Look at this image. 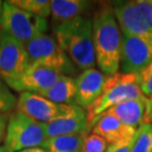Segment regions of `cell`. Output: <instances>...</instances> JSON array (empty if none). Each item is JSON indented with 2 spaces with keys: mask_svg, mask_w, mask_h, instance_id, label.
Segmentation results:
<instances>
[{
  "mask_svg": "<svg viewBox=\"0 0 152 152\" xmlns=\"http://www.w3.org/2000/svg\"><path fill=\"white\" fill-rule=\"evenodd\" d=\"M92 23L97 64L104 74L114 75L120 67L121 35L113 8L103 5L94 14Z\"/></svg>",
  "mask_w": 152,
  "mask_h": 152,
  "instance_id": "1",
  "label": "cell"
},
{
  "mask_svg": "<svg viewBox=\"0 0 152 152\" xmlns=\"http://www.w3.org/2000/svg\"><path fill=\"white\" fill-rule=\"evenodd\" d=\"M54 36L60 48L75 66L82 70L94 68L96 61L92 19L80 16L54 26Z\"/></svg>",
  "mask_w": 152,
  "mask_h": 152,
  "instance_id": "2",
  "label": "cell"
},
{
  "mask_svg": "<svg viewBox=\"0 0 152 152\" xmlns=\"http://www.w3.org/2000/svg\"><path fill=\"white\" fill-rule=\"evenodd\" d=\"M144 97L137 84V73H118L107 76L101 94L86 110L89 126L100 115L118 104Z\"/></svg>",
  "mask_w": 152,
  "mask_h": 152,
  "instance_id": "3",
  "label": "cell"
},
{
  "mask_svg": "<svg viewBox=\"0 0 152 152\" xmlns=\"http://www.w3.org/2000/svg\"><path fill=\"white\" fill-rule=\"evenodd\" d=\"M45 124L15 110L8 118L3 147L8 152L41 147L47 140Z\"/></svg>",
  "mask_w": 152,
  "mask_h": 152,
  "instance_id": "4",
  "label": "cell"
},
{
  "mask_svg": "<svg viewBox=\"0 0 152 152\" xmlns=\"http://www.w3.org/2000/svg\"><path fill=\"white\" fill-rule=\"evenodd\" d=\"M0 29L26 45L39 35L45 34L48 21L5 1L3 2L2 15L0 17Z\"/></svg>",
  "mask_w": 152,
  "mask_h": 152,
  "instance_id": "5",
  "label": "cell"
},
{
  "mask_svg": "<svg viewBox=\"0 0 152 152\" xmlns=\"http://www.w3.org/2000/svg\"><path fill=\"white\" fill-rule=\"evenodd\" d=\"M31 63L53 68L62 75H72L76 66L57 44L56 38L42 34L25 45Z\"/></svg>",
  "mask_w": 152,
  "mask_h": 152,
  "instance_id": "6",
  "label": "cell"
},
{
  "mask_svg": "<svg viewBox=\"0 0 152 152\" xmlns=\"http://www.w3.org/2000/svg\"><path fill=\"white\" fill-rule=\"evenodd\" d=\"M31 64L25 45L0 29V77L16 78Z\"/></svg>",
  "mask_w": 152,
  "mask_h": 152,
  "instance_id": "7",
  "label": "cell"
},
{
  "mask_svg": "<svg viewBox=\"0 0 152 152\" xmlns=\"http://www.w3.org/2000/svg\"><path fill=\"white\" fill-rule=\"evenodd\" d=\"M62 74L48 66L31 63L30 66L16 78H4L3 80L10 89L18 92L41 94L50 88Z\"/></svg>",
  "mask_w": 152,
  "mask_h": 152,
  "instance_id": "8",
  "label": "cell"
},
{
  "mask_svg": "<svg viewBox=\"0 0 152 152\" xmlns=\"http://www.w3.org/2000/svg\"><path fill=\"white\" fill-rule=\"evenodd\" d=\"M74 104H56L36 93H21L17 100L16 111L25 114L33 120L48 124L68 113Z\"/></svg>",
  "mask_w": 152,
  "mask_h": 152,
  "instance_id": "9",
  "label": "cell"
},
{
  "mask_svg": "<svg viewBox=\"0 0 152 152\" xmlns=\"http://www.w3.org/2000/svg\"><path fill=\"white\" fill-rule=\"evenodd\" d=\"M152 61V44L123 34L121 48V73H137Z\"/></svg>",
  "mask_w": 152,
  "mask_h": 152,
  "instance_id": "10",
  "label": "cell"
},
{
  "mask_svg": "<svg viewBox=\"0 0 152 152\" xmlns=\"http://www.w3.org/2000/svg\"><path fill=\"white\" fill-rule=\"evenodd\" d=\"M113 10L123 34L137 37L152 44V28L136 7L134 1L115 2Z\"/></svg>",
  "mask_w": 152,
  "mask_h": 152,
  "instance_id": "11",
  "label": "cell"
},
{
  "mask_svg": "<svg viewBox=\"0 0 152 152\" xmlns=\"http://www.w3.org/2000/svg\"><path fill=\"white\" fill-rule=\"evenodd\" d=\"M44 124L48 139L89 132L90 129L86 111L75 104L66 115Z\"/></svg>",
  "mask_w": 152,
  "mask_h": 152,
  "instance_id": "12",
  "label": "cell"
},
{
  "mask_svg": "<svg viewBox=\"0 0 152 152\" xmlns=\"http://www.w3.org/2000/svg\"><path fill=\"white\" fill-rule=\"evenodd\" d=\"M108 113L117 118L121 123L126 126L135 127L142 124H150V104L149 99L141 97L123 102L115 107L109 109Z\"/></svg>",
  "mask_w": 152,
  "mask_h": 152,
  "instance_id": "13",
  "label": "cell"
},
{
  "mask_svg": "<svg viewBox=\"0 0 152 152\" xmlns=\"http://www.w3.org/2000/svg\"><path fill=\"white\" fill-rule=\"evenodd\" d=\"M106 76L96 68L84 70L76 79V96L74 103L86 111L98 98L104 87Z\"/></svg>",
  "mask_w": 152,
  "mask_h": 152,
  "instance_id": "14",
  "label": "cell"
},
{
  "mask_svg": "<svg viewBox=\"0 0 152 152\" xmlns=\"http://www.w3.org/2000/svg\"><path fill=\"white\" fill-rule=\"evenodd\" d=\"M92 132L100 135L107 141L108 145L117 143L121 139L133 136L135 129L121 123L117 118L108 113H103L93 124Z\"/></svg>",
  "mask_w": 152,
  "mask_h": 152,
  "instance_id": "15",
  "label": "cell"
},
{
  "mask_svg": "<svg viewBox=\"0 0 152 152\" xmlns=\"http://www.w3.org/2000/svg\"><path fill=\"white\" fill-rule=\"evenodd\" d=\"M90 6V2L83 0H53L50 1L51 19L56 26L84 16V13Z\"/></svg>",
  "mask_w": 152,
  "mask_h": 152,
  "instance_id": "16",
  "label": "cell"
},
{
  "mask_svg": "<svg viewBox=\"0 0 152 152\" xmlns=\"http://www.w3.org/2000/svg\"><path fill=\"white\" fill-rule=\"evenodd\" d=\"M39 95L56 104L71 105L76 96V79L71 76L61 75L53 86Z\"/></svg>",
  "mask_w": 152,
  "mask_h": 152,
  "instance_id": "17",
  "label": "cell"
},
{
  "mask_svg": "<svg viewBox=\"0 0 152 152\" xmlns=\"http://www.w3.org/2000/svg\"><path fill=\"white\" fill-rule=\"evenodd\" d=\"M88 132L47 139L42 146L47 152H82V145Z\"/></svg>",
  "mask_w": 152,
  "mask_h": 152,
  "instance_id": "18",
  "label": "cell"
},
{
  "mask_svg": "<svg viewBox=\"0 0 152 152\" xmlns=\"http://www.w3.org/2000/svg\"><path fill=\"white\" fill-rule=\"evenodd\" d=\"M8 2L21 10L44 19L51 14L50 0H10Z\"/></svg>",
  "mask_w": 152,
  "mask_h": 152,
  "instance_id": "19",
  "label": "cell"
},
{
  "mask_svg": "<svg viewBox=\"0 0 152 152\" xmlns=\"http://www.w3.org/2000/svg\"><path fill=\"white\" fill-rule=\"evenodd\" d=\"M130 152H152L151 124H142L135 130Z\"/></svg>",
  "mask_w": 152,
  "mask_h": 152,
  "instance_id": "20",
  "label": "cell"
},
{
  "mask_svg": "<svg viewBox=\"0 0 152 152\" xmlns=\"http://www.w3.org/2000/svg\"><path fill=\"white\" fill-rule=\"evenodd\" d=\"M16 96L12 93L5 81L0 77V112L3 114L10 113L13 110H16Z\"/></svg>",
  "mask_w": 152,
  "mask_h": 152,
  "instance_id": "21",
  "label": "cell"
},
{
  "mask_svg": "<svg viewBox=\"0 0 152 152\" xmlns=\"http://www.w3.org/2000/svg\"><path fill=\"white\" fill-rule=\"evenodd\" d=\"M108 148V143L104 138L96 133H88L85 136L82 152H105Z\"/></svg>",
  "mask_w": 152,
  "mask_h": 152,
  "instance_id": "22",
  "label": "cell"
},
{
  "mask_svg": "<svg viewBox=\"0 0 152 152\" xmlns=\"http://www.w3.org/2000/svg\"><path fill=\"white\" fill-rule=\"evenodd\" d=\"M137 84L142 94L148 99L152 98V61L137 72Z\"/></svg>",
  "mask_w": 152,
  "mask_h": 152,
  "instance_id": "23",
  "label": "cell"
},
{
  "mask_svg": "<svg viewBox=\"0 0 152 152\" xmlns=\"http://www.w3.org/2000/svg\"><path fill=\"white\" fill-rule=\"evenodd\" d=\"M134 3L148 25L152 28V0H136Z\"/></svg>",
  "mask_w": 152,
  "mask_h": 152,
  "instance_id": "24",
  "label": "cell"
},
{
  "mask_svg": "<svg viewBox=\"0 0 152 152\" xmlns=\"http://www.w3.org/2000/svg\"><path fill=\"white\" fill-rule=\"evenodd\" d=\"M132 142L133 136H129V137H126L118 141L117 143L110 145L105 152H130Z\"/></svg>",
  "mask_w": 152,
  "mask_h": 152,
  "instance_id": "25",
  "label": "cell"
},
{
  "mask_svg": "<svg viewBox=\"0 0 152 152\" xmlns=\"http://www.w3.org/2000/svg\"><path fill=\"white\" fill-rule=\"evenodd\" d=\"M7 123H8L7 117L5 115V114H3L0 112V142H2L4 140L5 133H6V127H7Z\"/></svg>",
  "mask_w": 152,
  "mask_h": 152,
  "instance_id": "26",
  "label": "cell"
},
{
  "mask_svg": "<svg viewBox=\"0 0 152 152\" xmlns=\"http://www.w3.org/2000/svg\"><path fill=\"white\" fill-rule=\"evenodd\" d=\"M18 152H47V151L42 147H34V148H27V149H24Z\"/></svg>",
  "mask_w": 152,
  "mask_h": 152,
  "instance_id": "27",
  "label": "cell"
},
{
  "mask_svg": "<svg viewBox=\"0 0 152 152\" xmlns=\"http://www.w3.org/2000/svg\"><path fill=\"white\" fill-rule=\"evenodd\" d=\"M149 104H150V114H149V117H150V124L152 126V98L149 99Z\"/></svg>",
  "mask_w": 152,
  "mask_h": 152,
  "instance_id": "28",
  "label": "cell"
},
{
  "mask_svg": "<svg viewBox=\"0 0 152 152\" xmlns=\"http://www.w3.org/2000/svg\"><path fill=\"white\" fill-rule=\"evenodd\" d=\"M2 10H3V2L0 1V17L2 15Z\"/></svg>",
  "mask_w": 152,
  "mask_h": 152,
  "instance_id": "29",
  "label": "cell"
},
{
  "mask_svg": "<svg viewBox=\"0 0 152 152\" xmlns=\"http://www.w3.org/2000/svg\"><path fill=\"white\" fill-rule=\"evenodd\" d=\"M0 152H8L3 146H0Z\"/></svg>",
  "mask_w": 152,
  "mask_h": 152,
  "instance_id": "30",
  "label": "cell"
}]
</instances>
